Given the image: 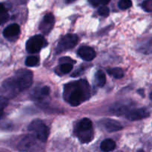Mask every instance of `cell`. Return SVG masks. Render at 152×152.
I'll return each mask as SVG.
<instances>
[{
	"instance_id": "obj_1",
	"label": "cell",
	"mask_w": 152,
	"mask_h": 152,
	"mask_svg": "<svg viewBox=\"0 0 152 152\" xmlns=\"http://www.w3.org/2000/svg\"><path fill=\"white\" fill-rule=\"evenodd\" d=\"M64 97L72 106H78L89 97V86L86 80L71 83L65 86Z\"/></svg>"
},
{
	"instance_id": "obj_2",
	"label": "cell",
	"mask_w": 152,
	"mask_h": 152,
	"mask_svg": "<svg viewBox=\"0 0 152 152\" xmlns=\"http://www.w3.org/2000/svg\"><path fill=\"white\" fill-rule=\"evenodd\" d=\"M77 136L83 142H88L93 140L94 132L92 122L90 119L84 118L79 123L77 127Z\"/></svg>"
},
{
	"instance_id": "obj_3",
	"label": "cell",
	"mask_w": 152,
	"mask_h": 152,
	"mask_svg": "<svg viewBox=\"0 0 152 152\" xmlns=\"http://www.w3.org/2000/svg\"><path fill=\"white\" fill-rule=\"evenodd\" d=\"M28 130L33 132L34 135L39 140L43 142L47 141L49 135V129L43 122L39 120H35L30 123L28 126Z\"/></svg>"
},
{
	"instance_id": "obj_4",
	"label": "cell",
	"mask_w": 152,
	"mask_h": 152,
	"mask_svg": "<svg viewBox=\"0 0 152 152\" xmlns=\"http://www.w3.org/2000/svg\"><path fill=\"white\" fill-rule=\"evenodd\" d=\"M13 78L19 89L22 91L30 88L32 85L33 73L29 70H20L16 73V76Z\"/></svg>"
},
{
	"instance_id": "obj_5",
	"label": "cell",
	"mask_w": 152,
	"mask_h": 152,
	"mask_svg": "<svg viewBox=\"0 0 152 152\" xmlns=\"http://www.w3.org/2000/svg\"><path fill=\"white\" fill-rule=\"evenodd\" d=\"M78 37L76 34H67L61 38L56 49V53H59L65 50H70L75 47L78 43Z\"/></svg>"
},
{
	"instance_id": "obj_6",
	"label": "cell",
	"mask_w": 152,
	"mask_h": 152,
	"mask_svg": "<svg viewBox=\"0 0 152 152\" xmlns=\"http://www.w3.org/2000/svg\"><path fill=\"white\" fill-rule=\"evenodd\" d=\"M45 44L46 42L43 36H34L27 41L26 50L30 53H38L45 45Z\"/></svg>"
},
{
	"instance_id": "obj_7",
	"label": "cell",
	"mask_w": 152,
	"mask_h": 152,
	"mask_svg": "<svg viewBox=\"0 0 152 152\" xmlns=\"http://www.w3.org/2000/svg\"><path fill=\"white\" fill-rule=\"evenodd\" d=\"M54 24V16L52 13H47L43 18L39 25V30L44 34H48L50 32Z\"/></svg>"
},
{
	"instance_id": "obj_8",
	"label": "cell",
	"mask_w": 152,
	"mask_h": 152,
	"mask_svg": "<svg viewBox=\"0 0 152 152\" xmlns=\"http://www.w3.org/2000/svg\"><path fill=\"white\" fill-rule=\"evenodd\" d=\"M149 116V111L146 108H138L132 110L126 115V118L131 121L140 120L145 119Z\"/></svg>"
},
{
	"instance_id": "obj_9",
	"label": "cell",
	"mask_w": 152,
	"mask_h": 152,
	"mask_svg": "<svg viewBox=\"0 0 152 152\" xmlns=\"http://www.w3.org/2000/svg\"><path fill=\"white\" fill-rule=\"evenodd\" d=\"M2 88L4 91L8 95H10L11 96H15L19 92H20V90L18 88L13 77L6 80L3 83Z\"/></svg>"
},
{
	"instance_id": "obj_10",
	"label": "cell",
	"mask_w": 152,
	"mask_h": 152,
	"mask_svg": "<svg viewBox=\"0 0 152 152\" xmlns=\"http://www.w3.org/2000/svg\"><path fill=\"white\" fill-rule=\"evenodd\" d=\"M37 139V138L34 134L25 137L18 145V149L22 151H28L35 145Z\"/></svg>"
},
{
	"instance_id": "obj_11",
	"label": "cell",
	"mask_w": 152,
	"mask_h": 152,
	"mask_svg": "<svg viewBox=\"0 0 152 152\" xmlns=\"http://www.w3.org/2000/svg\"><path fill=\"white\" fill-rule=\"evenodd\" d=\"M130 105L124 102H116L114 105H111L110 108V111L111 114L115 115L120 116L123 114H127L130 111Z\"/></svg>"
},
{
	"instance_id": "obj_12",
	"label": "cell",
	"mask_w": 152,
	"mask_h": 152,
	"mask_svg": "<svg viewBox=\"0 0 152 152\" xmlns=\"http://www.w3.org/2000/svg\"><path fill=\"white\" fill-rule=\"evenodd\" d=\"M79 56L86 61H91L96 56L94 50L92 48L88 46H82L77 50Z\"/></svg>"
},
{
	"instance_id": "obj_13",
	"label": "cell",
	"mask_w": 152,
	"mask_h": 152,
	"mask_svg": "<svg viewBox=\"0 0 152 152\" xmlns=\"http://www.w3.org/2000/svg\"><path fill=\"white\" fill-rule=\"evenodd\" d=\"M20 33V28L17 24H11L4 28L3 35L5 38L11 39L17 37Z\"/></svg>"
},
{
	"instance_id": "obj_14",
	"label": "cell",
	"mask_w": 152,
	"mask_h": 152,
	"mask_svg": "<svg viewBox=\"0 0 152 152\" xmlns=\"http://www.w3.org/2000/svg\"><path fill=\"white\" fill-rule=\"evenodd\" d=\"M104 126L108 132H118L123 129V126L119 122L114 120H110V119L105 120L104 123Z\"/></svg>"
},
{
	"instance_id": "obj_15",
	"label": "cell",
	"mask_w": 152,
	"mask_h": 152,
	"mask_svg": "<svg viewBox=\"0 0 152 152\" xmlns=\"http://www.w3.org/2000/svg\"><path fill=\"white\" fill-rule=\"evenodd\" d=\"M116 148V143L113 140L106 139L102 142L100 145V148L104 152L112 151Z\"/></svg>"
},
{
	"instance_id": "obj_16",
	"label": "cell",
	"mask_w": 152,
	"mask_h": 152,
	"mask_svg": "<svg viewBox=\"0 0 152 152\" xmlns=\"http://www.w3.org/2000/svg\"><path fill=\"white\" fill-rule=\"evenodd\" d=\"M139 50L145 54H149L152 53V37L146 41H144L140 45Z\"/></svg>"
},
{
	"instance_id": "obj_17",
	"label": "cell",
	"mask_w": 152,
	"mask_h": 152,
	"mask_svg": "<svg viewBox=\"0 0 152 152\" xmlns=\"http://www.w3.org/2000/svg\"><path fill=\"white\" fill-rule=\"evenodd\" d=\"M96 83L99 87H103L106 83V77L103 71H98L95 74Z\"/></svg>"
},
{
	"instance_id": "obj_18",
	"label": "cell",
	"mask_w": 152,
	"mask_h": 152,
	"mask_svg": "<svg viewBox=\"0 0 152 152\" xmlns=\"http://www.w3.org/2000/svg\"><path fill=\"white\" fill-rule=\"evenodd\" d=\"M9 19V14L4 4L0 3V25L5 23Z\"/></svg>"
},
{
	"instance_id": "obj_19",
	"label": "cell",
	"mask_w": 152,
	"mask_h": 152,
	"mask_svg": "<svg viewBox=\"0 0 152 152\" xmlns=\"http://www.w3.org/2000/svg\"><path fill=\"white\" fill-rule=\"evenodd\" d=\"M107 72L115 79H121L124 76V72H123V69L120 68H109V69L107 70Z\"/></svg>"
},
{
	"instance_id": "obj_20",
	"label": "cell",
	"mask_w": 152,
	"mask_h": 152,
	"mask_svg": "<svg viewBox=\"0 0 152 152\" xmlns=\"http://www.w3.org/2000/svg\"><path fill=\"white\" fill-rule=\"evenodd\" d=\"M39 64V59L37 56H28L25 60V65L28 67H35Z\"/></svg>"
},
{
	"instance_id": "obj_21",
	"label": "cell",
	"mask_w": 152,
	"mask_h": 152,
	"mask_svg": "<svg viewBox=\"0 0 152 152\" xmlns=\"http://www.w3.org/2000/svg\"><path fill=\"white\" fill-rule=\"evenodd\" d=\"M132 1L130 0H121L118 2V7L121 10H126L132 7Z\"/></svg>"
},
{
	"instance_id": "obj_22",
	"label": "cell",
	"mask_w": 152,
	"mask_h": 152,
	"mask_svg": "<svg viewBox=\"0 0 152 152\" xmlns=\"http://www.w3.org/2000/svg\"><path fill=\"white\" fill-rule=\"evenodd\" d=\"M60 69L61 72L63 74H68V73L71 72V70L73 69V65L71 63H63L60 65Z\"/></svg>"
},
{
	"instance_id": "obj_23",
	"label": "cell",
	"mask_w": 152,
	"mask_h": 152,
	"mask_svg": "<svg viewBox=\"0 0 152 152\" xmlns=\"http://www.w3.org/2000/svg\"><path fill=\"white\" fill-rule=\"evenodd\" d=\"M110 10L107 6L102 5L98 10V13L101 16H108L109 15Z\"/></svg>"
},
{
	"instance_id": "obj_24",
	"label": "cell",
	"mask_w": 152,
	"mask_h": 152,
	"mask_svg": "<svg viewBox=\"0 0 152 152\" xmlns=\"http://www.w3.org/2000/svg\"><path fill=\"white\" fill-rule=\"evenodd\" d=\"M142 7L145 11L152 12V0H148L142 2Z\"/></svg>"
},
{
	"instance_id": "obj_25",
	"label": "cell",
	"mask_w": 152,
	"mask_h": 152,
	"mask_svg": "<svg viewBox=\"0 0 152 152\" xmlns=\"http://www.w3.org/2000/svg\"><path fill=\"white\" fill-rule=\"evenodd\" d=\"M8 103V101L4 96H0V111H3V108L6 107Z\"/></svg>"
},
{
	"instance_id": "obj_26",
	"label": "cell",
	"mask_w": 152,
	"mask_h": 152,
	"mask_svg": "<svg viewBox=\"0 0 152 152\" xmlns=\"http://www.w3.org/2000/svg\"><path fill=\"white\" fill-rule=\"evenodd\" d=\"M90 4H91L92 5L94 6V7H96V6H99V4H106L109 2V1H97V0H92V1H89Z\"/></svg>"
},
{
	"instance_id": "obj_27",
	"label": "cell",
	"mask_w": 152,
	"mask_h": 152,
	"mask_svg": "<svg viewBox=\"0 0 152 152\" xmlns=\"http://www.w3.org/2000/svg\"><path fill=\"white\" fill-rule=\"evenodd\" d=\"M150 98L152 99V92L151 93V94H150Z\"/></svg>"
},
{
	"instance_id": "obj_28",
	"label": "cell",
	"mask_w": 152,
	"mask_h": 152,
	"mask_svg": "<svg viewBox=\"0 0 152 152\" xmlns=\"http://www.w3.org/2000/svg\"><path fill=\"white\" fill-rule=\"evenodd\" d=\"M138 152H144L143 151H142V150H140V151H139Z\"/></svg>"
}]
</instances>
